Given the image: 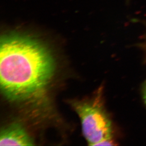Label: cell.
Listing matches in <instances>:
<instances>
[{
  "label": "cell",
  "instance_id": "obj_1",
  "mask_svg": "<svg viewBox=\"0 0 146 146\" xmlns=\"http://www.w3.org/2000/svg\"><path fill=\"white\" fill-rule=\"evenodd\" d=\"M48 49L27 36L11 34L1 37L0 86L8 99L22 102L38 95L55 71Z\"/></svg>",
  "mask_w": 146,
  "mask_h": 146
},
{
  "label": "cell",
  "instance_id": "obj_2",
  "mask_svg": "<svg viewBox=\"0 0 146 146\" xmlns=\"http://www.w3.org/2000/svg\"><path fill=\"white\" fill-rule=\"evenodd\" d=\"M72 105L80 118L83 134L88 145H114L111 123L99 104L95 101H77Z\"/></svg>",
  "mask_w": 146,
  "mask_h": 146
},
{
  "label": "cell",
  "instance_id": "obj_3",
  "mask_svg": "<svg viewBox=\"0 0 146 146\" xmlns=\"http://www.w3.org/2000/svg\"><path fill=\"white\" fill-rule=\"evenodd\" d=\"M0 146H33L34 141L21 124L13 123L1 130Z\"/></svg>",
  "mask_w": 146,
  "mask_h": 146
},
{
  "label": "cell",
  "instance_id": "obj_4",
  "mask_svg": "<svg viewBox=\"0 0 146 146\" xmlns=\"http://www.w3.org/2000/svg\"><path fill=\"white\" fill-rule=\"evenodd\" d=\"M144 99L145 101V103L146 104V85L145 86V90H144Z\"/></svg>",
  "mask_w": 146,
  "mask_h": 146
}]
</instances>
